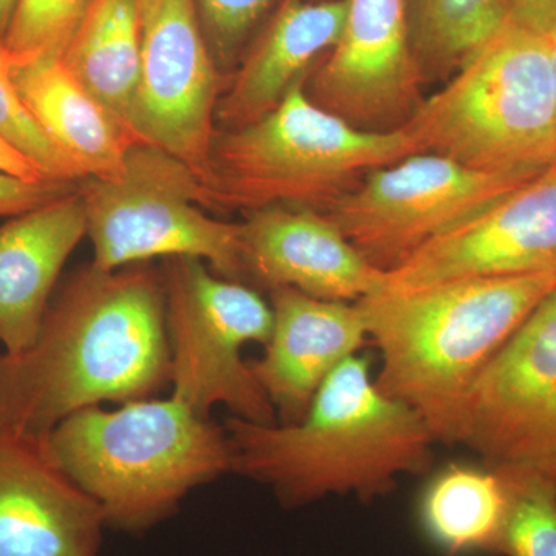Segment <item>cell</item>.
<instances>
[{"instance_id":"cell-29","label":"cell","mask_w":556,"mask_h":556,"mask_svg":"<svg viewBox=\"0 0 556 556\" xmlns=\"http://www.w3.org/2000/svg\"><path fill=\"white\" fill-rule=\"evenodd\" d=\"M0 172L3 174L14 175L24 179H31V181H40V179H49L43 177L42 174L30 163L25 160L21 153L10 148L5 141L0 139Z\"/></svg>"},{"instance_id":"cell-27","label":"cell","mask_w":556,"mask_h":556,"mask_svg":"<svg viewBox=\"0 0 556 556\" xmlns=\"http://www.w3.org/2000/svg\"><path fill=\"white\" fill-rule=\"evenodd\" d=\"M78 182L40 179L31 181L0 172V218L17 217L46 206L78 189Z\"/></svg>"},{"instance_id":"cell-16","label":"cell","mask_w":556,"mask_h":556,"mask_svg":"<svg viewBox=\"0 0 556 556\" xmlns=\"http://www.w3.org/2000/svg\"><path fill=\"white\" fill-rule=\"evenodd\" d=\"M274 325L265 354L249 362L281 426L302 422L332 371L368 338L357 303L311 298L294 288L269 291Z\"/></svg>"},{"instance_id":"cell-11","label":"cell","mask_w":556,"mask_h":556,"mask_svg":"<svg viewBox=\"0 0 556 556\" xmlns=\"http://www.w3.org/2000/svg\"><path fill=\"white\" fill-rule=\"evenodd\" d=\"M141 14V73L127 127L201 179L217 134L218 80L197 0H148Z\"/></svg>"},{"instance_id":"cell-23","label":"cell","mask_w":556,"mask_h":556,"mask_svg":"<svg viewBox=\"0 0 556 556\" xmlns=\"http://www.w3.org/2000/svg\"><path fill=\"white\" fill-rule=\"evenodd\" d=\"M508 506L497 556H556V482L532 473H500Z\"/></svg>"},{"instance_id":"cell-10","label":"cell","mask_w":556,"mask_h":556,"mask_svg":"<svg viewBox=\"0 0 556 556\" xmlns=\"http://www.w3.org/2000/svg\"><path fill=\"white\" fill-rule=\"evenodd\" d=\"M460 444L497 473L556 482V288L479 375Z\"/></svg>"},{"instance_id":"cell-14","label":"cell","mask_w":556,"mask_h":556,"mask_svg":"<svg viewBox=\"0 0 556 556\" xmlns=\"http://www.w3.org/2000/svg\"><path fill=\"white\" fill-rule=\"evenodd\" d=\"M241 223L243 283L294 288L332 302H357L386 288L376 268L324 212L270 206Z\"/></svg>"},{"instance_id":"cell-17","label":"cell","mask_w":556,"mask_h":556,"mask_svg":"<svg viewBox=\"0 0 556 556\" xmlns=\"http://www.w3.org/2000/svg\"><path fill=\"white\" fill-rule=\"evenodd\" d=\"M86 236L79 186L0 226V343L7 354L35 342L61 270Z\"/></svg>"},{"instance_id":"cell-12","label":"cell","mask_w":556,"mask_h":556,"mask_svg":"<svg viewBox=\"0 0 556 556\" xmlns=\"http://www.w3.org/2000/svg\"><path fill=\"white\" fill-rule=\"evenodd\" d=\"M556 273V161L386 270L382 292L470 277Z\"/></svg>"},{"instance_id":"cell-28","label":"cell","mask_w":556,"mask_h":556,"mask_svg":"<svg viewBox=\"0 0 556 556\" xmlns=\"http://www.w3.org/2000/svg\"><path fill=\"white\" fill-rule=\"evenodd\" d=\"M510 21L530 30L556 33V0H510Z\"/></svg>"},{"instance_id":"cell-4","label":"cell","mask_w":556,"mask_h":556,"mask_svg":"<svg viewBox=\"0 0 556 556\" xmlns=\"http://www.w3.org/2000/svg\"><path fill=\"white\" fill-rule=\"evenodd\" d=\"M43 442L58 467L100 504L105 527L130 535L174 517L195 486L232 471L226 428L174 396L80 409Z\"/></svg>"},{"instance_id":"cell-2","label":"cell","mask_w":556,"mask_h":556,"mask_svg":"<svg viewBox=\"0 0 556 556\" xmlns=\"http://www.w3.org/2000/svg\"><path fill=\"white\" fill-rule=\"evenodd\" d=\"M225 428L233 473L269 486L283 508L331 495L372 503L402 475L426 473L434 463L437 439L422 417L383 394L357 354L329 375L302 422L260 426L232 416Z\"/></svg>"},{"instance_id":"cell-24","label":"cell","mask_w":556,"mask_h":556,"mask_svg":"<svg viewBox=\"0 0 556 556\" xmlns=\"http://www.w3.org/2000/svg\"><path fill=\"white\" fill-rule=\"evenodd\" d=\"M91 0H20L0 43L7 67L61 58Z\"/></svg>"},{"instance_id":"cell-21","label":"cell","mask_w":556,"mask_h":556,"mask_svg":"<svg viewBox=\"0 0 556 556\" xmlns=\"http://www.w3.org/2000/svg\"><path fill=\"white\" fill-rule=\"evenodd\" d=\"M141 58L139 0H91L61 60L72 75L127 127L141 73Z\"/></svg>"},{"instance_id":"cell-33","label":"cell","mask_w":556,"mask_h":556,"mask_svg":"<svg viewBox=\"0 0 556 556\" xmlns=\"http://www.w3.org/2000/svg\"><path fill=\"white\" fill-rule=\"evenodd\" d=\"M493 556H497V555H493Z\"/></svg>"},{"instance_id":"cell-9","label":"cell","mask_w":556,"mask_h":556,"mask_svg":"<svg viewBox=\"0 0 556 556\" xmlns=\"http://www.w3.org/2000/svg\"><path fill=\"white\" fill-rule=\"evenodd\" d=\"M543 170H478L415 153L369 172L325 214L371 265L390 270Z\"/></svg>"},{"instance_id":"cell-8","label":"cell","mask_w":556,"mask_h":556,"mask_svg":"<svg viewBox=\"0 0 556 556\" xmlns=\"http://www.w3.org/2000/svg\"><path fill=\"white\" fill-rule=\"evenodd\" d=\"M161 276L172 396L203 417L223 404L247 422L278 424L276 408L241 357L247 343H268L273 308L255 289L217 276L200 258H166Z\"/></svg>"},{"instance_id":"cell-31","label":"cell","mask_w":556,"mask_h":556,"mask_svg":"<svg viewBox=\"0 0 556 556\" xmlns=\"http://www.w3.org/2000/svg\"><path fill=\"white\" fill-rule=\"evenodd\" d=\"M551 36V46H552V64H554V76H555V90H556V33Z\"/></svg>"},{"instance_id":"cell-26","label":"cell","mask_w":556,"mask_h":556,"mask_svg":"<svg viewBox=\"0 0 556 556\" xmlns=\"http://www.w3.org/2000/svg\"><path fill=\"white\" fill-rule=\"evenodd\" d=\"M273 0H199L208 38L222 60L229 61Z\"/></svg>"},{"instance_id":"cell-25","label":"cell","mask_w":556,"mask_h":556,"mask_svg":"<svg viewBox=\"0 0 556 556\" xmlns=\"http://www.w3.org/2000/svg\"><path fill=\"white\" fill-rule=\"evenodd\" d=\"M0 139L49 179L78 182L79 167L49 138L21 100L0 51Z\"/></svg>"},{"instance_id":"cell-22","label":"cell","mask_w":556,"mask_h":556,"mask_svg":"<svg viewBox=\"0 0 556 556\" xmlns=\"http://www.w3.org/2000/svg\"><path fill=\"white\" fill-rule=\"evenodd\" d=\"M409 42L424 79L457 70L510 21V0H407Z\"/></svg>"},{"instance_id":"cell-32","label":"cell","mask_w":556,"mask_h":556,"mask_svg":"<svg viewBox=\"0 0 556 556\" xmlns=\"http://www.w3.org/2000/svg\"><path fill=\"white\" fill-rule=\"evenodd\" d=\"M146 2H148V0H139V3H141V5H142V3H146Z\"/></svg>"},{"instance_id":"cell-3","label":"cell","mask_w":556,"mask_h":556,"mask_svg":"<svg viewBox=\"0 0 556 556\" xmlns=\"http://www.w3.org/2000/svg\"><path fill=\"white\" fill-rule=\"evenodd\" d=\"M556 273L470 277L357 300L382 367L375 382L437 442L460 444L479 375L552 289Z\"/></svg>"},{"instance_id":"cell-30","label":"cell","mask_w":556,"mask_h":556,"mask_svg":"<svg viewBox=\"0 0 556 556\" xmlns=\"http://www.w3.org/2000/svg\"><path fill=\"white\" fill-rule=\"evenodd\" d=\"M17 2L20 0H0V43L5 38L7 30H9Z\"/></svg>"},{"instance_id":"cell-5","label":"cell","mask_w":556,"mask_h":556,"mask_svg":"<svg viewBox=\"0 0 556 556\" xmlns=\"http://www.w3.org/2000/svg\"><path fill=\"white\" fill-rule=\"evenodd\" d=\"M306 79L262 119L217 131L201 204L244 214L270 206L327 212L369 172L415 155L404 130L369 131L311 100Z\"/></svg>"},{"instance_id":"cell-13","label":"cell","mask_w":556,"mask_h":556,"mask_svg":"<svg viewBox=\"0 0 556 556\" xmlns=\"http://www.w3.org/2000/svg\"><path fill=\"white\" fill-rule=\"evenodd\" d=\"M407 0H348L345 25L306 93L357 129H401L424 98Z\"/></svg>"},{"instance_id":"cell-19","label":"cell","mask_w":556,"mask_h":556,"mask_svg":"<svg viewBox=\"0 0 556 556\" xmlns=\"http://www.w3.org/2000/svg\"><path fill=\"white\" fill-rule=\"evenodd\" d=\"M9 72L40 129L84 177L113 179L123 174L127 153L138 139L72 75L61 58H46Z\"/></svg>"},{"instance_id":"cell-15","label":"cell","mask_w":556,"mask_h":556,"mask_svg":"<svg viewBox=\"0 0 556 556\" xmlns=\"http://www.w3.org/2000/svg\"><path fill=\"white\" fill-rule=\"evenodd\" d=\"M104 529L43 438L0 430V556H100Z\"/></svg>"},{"instance_id":"cell-18","label":"cell","mask_w":556,"mask_h":556,"mask_svg":"<svg viewBox=\"0 0 556 556\" xmlns=\"http://www.w3.org/2000/svg\"><path fill=\"white\" fill-rule=\"evenodd\" d=\"M346 9L348 0H289L218 100L217 116L226 129L262 119L306 79L309 65L339 42Z\"/></svg>"},{"instance_id":"cell-1","label":"cell","mask_w":556,"mask_h":556,"mask_svg":"<svg viewBox=\"0 0 556 556\" xmlns=\"http://www.w3.org/2000/svg\"><path fill=\"white\" fill-rule=\"evenodd\" d=\"M169 365L161 273L87 266L51 298L35 342L0 356V430L46 438L80 409L148 399Z\"/></svg>"},{"instance_id":"cell-20","label":"cell","mask_w":556,"mask_h":556,"mask_svg":"<svg viewBox=\"0 0 556 556\" xmlns=\"http://www.w3.org/2000/svg\"><path fill=\"white\" fill-rule=\"evenodd\" d=\"M507 506L506 481L497 471L450 464L420 492L417 522L442 556L495 555Z\"/></svg>"},{"instance_id":"cell-7","label":"cell","mask_w":556,"mask_h":556,"mask_svg":"<svg viewBox=\"0 0 556 556\" xmlns=\"http://www.w3.org/2000/svg\"><path fill=\"white\" fill-rule=\"evenodd\" d=\"M79 192L93 268L110 273L153 258L193 257L243 283L241 223L211 217L197 175L169 153L137 142L118 178L83 179Z\"/></svg>"},{"instance_id":"cell-6","label":"cell","mask_w":556,"mask_h":556,"mask_svg":"<svg viewBox=\"0 0 556 556\" xmlns=\"http://www.w3.org/2000/svg\"><path fill=\"white\" fill-rule=\"evenodd\" d=\"M417 153L486 172L556 161L551 36L508 21L401 127Z\"/></svg>"}]
</instances>
